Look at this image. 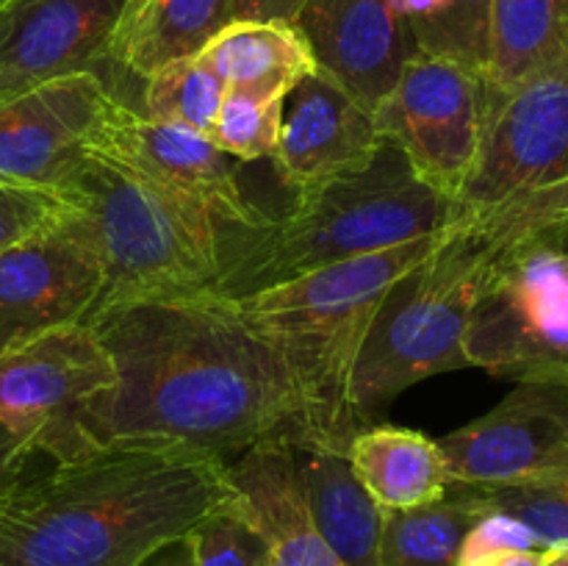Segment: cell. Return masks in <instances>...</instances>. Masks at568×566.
<instances>
[{
    "label": "cell",
    "instance_id": "cell-1",
    "mask_svg": "<svg viewBox=\"0 0 568 566\" xmlns=\"http://www.w3.org/2000/svg\"><path fill=\"white\" fill-rule=\"evenodd\" d=\"M83 322L116 372L83 422L92 449L181 444L227 461L264 438L303 436L308 408L297 377L227 297L111 300Z\"/></svg>",
    "mask_w": 568,
    "mask_h": 566
},
{
    "label": "cell",
    "instance_id": "cell-2",
    "mask_svg": "<svg viewBox=\"0 0 568 566\" xmlns=\"http://www.w3.org/2000/svg\"><path fill=\"white\" fill-rule=\"evenodd\" d=\"M236 503L220 455L109 444L0 488V566H136Z\"/></svg>",
    "mask_w": 568,
    "mask_h": 566
},
{
    "label": "cell",
    "instance_id": "cell-3",
    "mask_svg": "<svg viewBox=\"0 0 568 566\" xmlns=\"http://www.w3.org/2000/svg\"><path fill=\"white\" fill-rule=\"evenodd\" d=\"M455 220V203L422 181L408 155L381 137L366 166L297 189L286 216L261 228H220V277L227 300L355 255L430 236Z\"/></svg>",
    "mask_w": 568,
    "mask_h": 566
},
{
    "label": "cell",
    "instance_id": "cell-4",
    "mask_svg": "<svg viewBox=\"0 0 568 566\" xmlns=\"http://www.w3.org/2000/svg\"><path fill=\"white\" fill-rule=\"evenodd\" d=\"M444 231V228H442ZM442 231L397 247L355 255L231 300L261 338L277 350L305 394V431L292 447L347 453L358 431L347 388L353 364L383 294L433 253Z\"/></svg>",
    "mask_w": 568,
    "mask_h": 566
},
{
    "label": "cell",
    "instance_id": "cell-5",
    "mask_svg": "<svg viewBox=\"0 0 568 566\" xmlns=\"http://www.w3.org/2000/svg\"><path fill=\"white\" fill-rule=\"evenodd\" d=\"M103 270L100 303L214 292L220 225L203 205L83 150L50 189Z\"/></svg>",
    "mask_w": 568,
    "mask_h": 566
},
{
    "label": "cell",
    "instance_id": "cell-6",
    "mask_svg": "<svg viewBox=\"0 0 568 566\" xmlns=\"http://www.w3.org/2000/svg\"><path fill=\"white\" fill-rule=\"evenodd\" d=\"M499 239L455 216L427 259L383 294L349 375L347 400L358 425L405 388L466 370V327Z\"/></svg>",
    "mask_w": 568,
    "mask_h": 566
},
{
    "label": "cell",
    "instance_id": "cell-7",
    "mask_svg": "<svg viewBox=\"0 0 568 566\" xmlns=\"http://www.w3.org/2000/svg\"><path fill=\"white\" fill-rule=\"evenodd\" d=\"M568 189V42L555 59L486 94L480 148L455 216L480 228L541 231L549 200Z\"/></svg>",
    "mask_w": 568,
    "mask_h": 566
},
{
    "label": "cell",
    "instance_id": "cell-8",
    "mask_svg": "<svg viewBox=\"0 0 568 566\" xmlns=\"http://www.w3.org/2000/svg\"><path fill=\"white\" fill-rule=\"evenodd\" d=\"M494 236L499 247L466 327L469 366L516 383H568V233Z\"/></svg>",
    "mask_w": 568,
    "mask_h": 566
},
{
    "label": "cell",
    "instance_id": "cell-9",
    "mask_svg": "<svg viewBox=\"0 0 568 566\" xmlns=\"http://www.w3.org/2000/svg\"><path fill=\"white\" fill-rule=\"evenodd\" d=\"M116 383L114 364L87 322L55 327L0 353V425L53 464L92 453L83 422Z\"/></svg>",
    "mask_w": 568,
    "mask_h": 566
},
{
    "label": "cell",
    "instance_id": "cell-10",
    "mask_svg": "<svg viewBox=\"0 0 568 566\" xmlns=\"http://www.w3.org/2000/svg\"><path fill=\"white\" fill-rule=\"evenodd\" d=\"M486 120V81L464 64L416 50L388 98L377 133L392 139L422 181L455 203L477 159Z\"/></svg>",
    "mask_w": 568,
    "mask_h": 566
},
{
    "label": "cell",
    "instance_id": "cell-11",
    "mask_svg": "<svg viewBox=\"0 0 568 566\" xmlns=\"http://www.w3.org/2000/svg\"><path fill=\"white\" fill-rule=\"evenodd\" d=\"M449 488H514L568 481V383L521 381L514 392L438 438Z\"/></svg>",
    "mask_w": 568,
    "mask_h": 566
},
{
    "label": "cell",
    "instance_id": "cell-12",
    "mask_svg": "<svg viewBox=\"0 0 568 566\" xmlns=\"http://www.w3.org/2000/svg\"><path fill=\"white\" fill-rule=\"evenodd\" d=\"M87 150L203 205L220 228H261L272 222L244 194L236 159L222 153L205 133L150 120L116 98L109 100L89 133Z\"/></svg>",
    "mask_w": 568,
    "mask_h": 566
},
{
    "label": "cell",
    "instance_id": "cell-13",
    "mask_svg": "<svg viewBox=\"0 0 568 566\" xmlns=\"http://www.w3.org/2000/svg\"><path fill=\"white\" fill-rule=\"evenodd\" d=\"M100 294L98 255L64 209L59 222L0 253V353L83 322Z\"/></svg>",
    "mask_w": 568,
    "mask_h": 566
},
{
    "label": "cell",
    "instance_id": "cell-14",
    "mask_svg": "<svg viewBox=\"0 0 568 566\" xmlns=\"http://www.w3.org/2000/svg\"><path fill=\"white\" fill-rule=\"evenodd\" d=\"M111 98L105 78L83 70L0 105V183L50 192L87 150Z\"/></svg>",
    "mask_w": 568,
    "mask_h": 566
},
{
    "label": "cell",
    "instance_id": "cell-15",
    "mask_svg": "<svg viewBox=\"0 0 568 566\" xmlns=\"http://www.w3.org/2000/svg\"><path fill=\"white\" fill-rule=\"evenodd\" d=\"M120 9L122 0H9L0 6V105L55 78L103 64Z\"/></svg>",
    "mask_w": 568,
    "mask_h": 566
},
{
    "label": "cell",
    "instance_id": "cell-16",
    "mask_svg": "<svg viewBox=\"0 0 568 566\" xmlns=\"http://www.w3.org/2000/svg\"><path fill=\"white\" fill-rule=\"evenodd\" d=\"M316 70L375 114L416 53L408 22L386 0H303L292 22Z\"/></svg>",
    "mask_w": 568,
    "mask_h": 566
},
{
    "label": "cell",
    "instance_id": "cell-17",
    "mask_svg": "<svg viewBox=\"0 0 568 566\" xmlns=\"http://www.w3.org/2000/svg\"><path fill=\"white\" fill-rule=\"evenodd\" d=\"M272 161L292 189L311 186L372 161L381 133L375 114L349 98L325 72H311L288 94Z\"/></svg>",
    "mask_w": 568,
    "mask_h": 566
},
{
    "label": "cell",
    "instance_id": "cell-18",
    "mask_svg": "<svg viewBox=\"0 0 568 566\" xmlns=\"http://www.w3.org/2000/svg\"><path fill=\"white\" fill-rule=\"evenodd\" d=\"M227 472L239 508L266 542L270 566H344L311 519L286 436L253 444Z\"/></svg>",
    "mask_w": 568,
    "mask_h": 566
},
{
    "label": "cell",
    "instance_id": "cell-19",
    "mask_svg": "<svg viewBox=\"0 0 568 566\" xmlns=\"http://www.w3.org/2000/svg\"><path fill=\"white\" fill-rule=\"evenodd\" d=\"M233 20V0H122L105 61L136 78L200 53Z\"/></svg>",
    "mask_w": 568,
    "mask_h": 566
},
{
    "label": "cell",
    "instance_id": "cell-20",
    "mask_svg": "<svg viewBox=\"0 0 568 566\" xmlns=\"http://www.w3.org/2000/svg\"><path fill=\"white\" fill-rule=\"evenodd\" d=\"M347 461L383 514L438 503L449 494L442 447L414 427L361 425L347 442Z\"/></svg>",
    "mask_w": 568,
    "mask_h": 566
},
{
    "label": "cell",
    "instance_id": "cell-21",
    "mask_svg": "<svg viewBox=\"0 0 568 566\" xmlns=\"http://www.w3.org/2000/svg\"><path fill=\"white\" fill-rule=\"evenodd\" d=\"M300 486L311 519L344 566H381L383 511L366 494L347 453L333 447H294Z\"/></svg>",
    "mask_w": 568,
    "mask_h": 566
},
{
    "label": "cell",
    "instance_id": "cell-22",
    "mask_svg": "<svg viewBox=\"0 0 568 566\" xmlns=\"http://www.w3.org/2000/svg\"><path fill=\"white\" fill-rule=\"evenodd\" d=\"M197 55L227 89L261 98L286 100L316 72L303 33L283 20H231Z\"/></svg>",
    "mask_w": 568,
    "mask_h": 566
},
{
    "label": "cell",
    "instance_id": "cell-23",
    "mask_svg": "<svg viewBox=\"0 0 568 566\" xmlns=\"http://www.w3.org/2000/svg\"><path fill=\"white\" fill-rule=\"evenodd\" d=\"M486 499L477 488H449L438 503L383 514L381 566H458L460 544Z\"/></svg>",
    "mask_w": 568,
    "mask_h": 566
},
{
    "label": "cell",
    "instance_id": "cell-24",
    "mask_svg": "<svg viewBox=\"0 0 568 566\" xmlns=\"http://www.w3.org/2000/svg\"><path fill=\"white\" fill-rule=\"evenodd\" d=\"M568 42V0H494L486 94L508 92Z\"/></svg>",
    "mask_w": 568,
    "mask_h": 566
},
{
    "label": "cell",
    "instance_id": "cell-25",
    "mask_svg": "<svg viewBox=\"0 0 568 566\" xmlns=\"http://www.w3.org/2000/svg\"><path fill=\"white\" fill-rule=\"evenodd\" d=\"M222 78L197 53L164 64L144 78V111L150 120L192 128L209 137L222 98Z\"/></svg>",
    "mask_w": 568,
    "mask_h": 566
},
{
    "label": "cell",
    "instance_id": "cell-26",
    "mask_svg": "<svg viewBox=\"0 0 568 566\" xmlns=\"http://www.w3.org/2000/svg\"><path fill=\"white\" fill-rule=\"evenodd\" d=\"M494 0H447L436 17L408 26L419 53L464 64L486 81Z\"/></svg>",
    "mask_w": 568,
    "mask_h": 566
},
{
    "label": "cell",
    "instance_id": "cell-27",
    "mask_svg": "<svg viewBox=\"0 0 568 566\" xmlns=\"http://www.w3.org/2000/svg\"><path fill=\"white\" fill-rule=\"evenodd\" d=\"M283 105L286 100L225 89L209 139L236 161L272 159L281 139Z\"/></svg>",
    "mask_w": 568,
    "mask_h": 566
},
{
    "label": "cell",
    "instance_id": "cell-28",
    "mask_svg": "<svg viewBox=\"0 0 568 566\" xmlns=\"http://www.w3.org/2000/svg\"><path fill=\"white\" fill-rule=\"evenodd\" d=\"M186 538L192 566H270L266 542L239 503L205 516Z\"/></svg>",
    "mask_w": 568,
    "mask_h": 566
},
{
    "label": "cell",
    "instance_id": "cell-29",
    "mask_svg": "<svg viewBox=\"0 0 568 566\" xmlns=\"http://www.w3.org/2000/svg\"><path fill=\"white\" fill-rule=\"evenodd\" d=\"M61 214L64 203L53 192L0 183V253L59 222Z\"/></svg>",
    "mask_w": 568,
    "mask_h": 566
},
{
    "label": "cell",
    "instance_id": "cell-30",
    "mask_svg": "<svg viewBox=\"0 0 568 566\" xmlns=\"http://www.w3.org/2000/svg\"><path fill=\"white\" fill-rule=\"evenodd\" d=\"M530 549H544L536 533L519 522L516 516L503 514V511L486 508V514L471 525L460 544L458 566H477L486 560L503 558L514 553H530Z\"/></svg>",
    "mask_w": 568,
    "mask_h": 566
},
{
    "label": "cell",
    "instance_id": "cell-31",
    "mask_svg": "<svg viewBox=\"0 0 568 566\" xmlns=\"http://www.w3.org/2000/svg\"><path fill=\"white\" fill-rule=\"evenodd\" d=\"M303 0H233V20L294 22Z\"/></svg>",
    "mask_w": 568,
    "mask_h": 566
},
{
    "label": "cell",
    "instance_id": "cell-32",
    "mask_svg": "<svg viewBox=\"0 0 568 566\" xmlns=\"http://www.w3.org/2000/svg\"><path fill=\"white\" fill-rule=\"evenodd\" d=\"M31 458L33 455L0 425V488L14 481V477H20L31 466Z\"/></svg>",
    "mask_w": 568,
    "mask_h": 566
},
{
    "label": "cell",
    "instance_id": "cell-33",
    "mask_svg": "<svg viewBox=\"0 0 568 566\" xmlns=\"http://www.w3.org/2000/svg\"><path fill=\"white\" fill-rule=\"evenodd\" d=\"M392 6V11L397 17H403L408 26H416V22H425L430 17H436L438 11L447 6V0H386Z\"/></svg>",
    "mask_w": 568,
    "mask_h": 566
},
{
    "label": "cell",
    "instance_id": "cell-34",
    "mask_svg": "<svg viewBox=\"0 0 568 566\" xmlns=\"http://www.w3.org/2000/svg\"><path fill=\"white\" fill-rule=\"evenodd\" d=\"M136 566H192V547H189V538L183 536L164 544V547L155 549L153 555H148V558Z\"/></svg>",
    "mask_w": 568,
    "mask_h": 566
},
{
    "label": "cell",
    "instance_id": "cell-35",
    "mask_svg": "<svg viewBox=\"0 0 568 566\" xmlns=\"http://www.w3.org/2000/svg\"><path fill=\"white\" fill-rule=\"evenodd\" d=\"M544 228L547 231L568 233V189L560 192L555 200H549L547 211H544Z\"/></svg>",
    "mask_w": 568,
    "mask_h": 566
},
{
    "label": "cell",
    "instance_id": "cell-36",
    "mask_svg": "<svg viewBox=\"0 0 568 566\" xmlns=\"http://www.w3.org/2000/svg\"><path fill=\"white\" fill-rule=\"evenodd\" d=\"M549 549H530V553H514V555H503V558L486 560V564L477 566H541L544 558H547Z\"/></svg>",
    "mask_w": 568,
    "mask_h": 566
},
{
    "label": "cell",
    "instance_id": "cell-37",
    "mask_svg": "<svg viewBox=\"0 0 568 566\" xmlns=\"http://www.w3.org/2000/svg\"><path fill=\"white\" fill-rule=\"evenodd\" d=\"M541 566H568V547L566 549H549Z\"/></svg>",
    "mask_w": 568,
    "mask_h": 566
},
{
    "label": "cell",
    "instance_id": "cell-38",
    "mask_svg": "<svg viewBox=\"0 0 568 566\" xmlns=\"http://www.w3.org/2000/svg\"><path fill=\"white\" fill-rule=\"evenodd\" d=\"M6 3H9V0H0V6H6Z\"/></svg>",
    "mask_w": 568,
    "mask_h": 566
}]
</instances>
